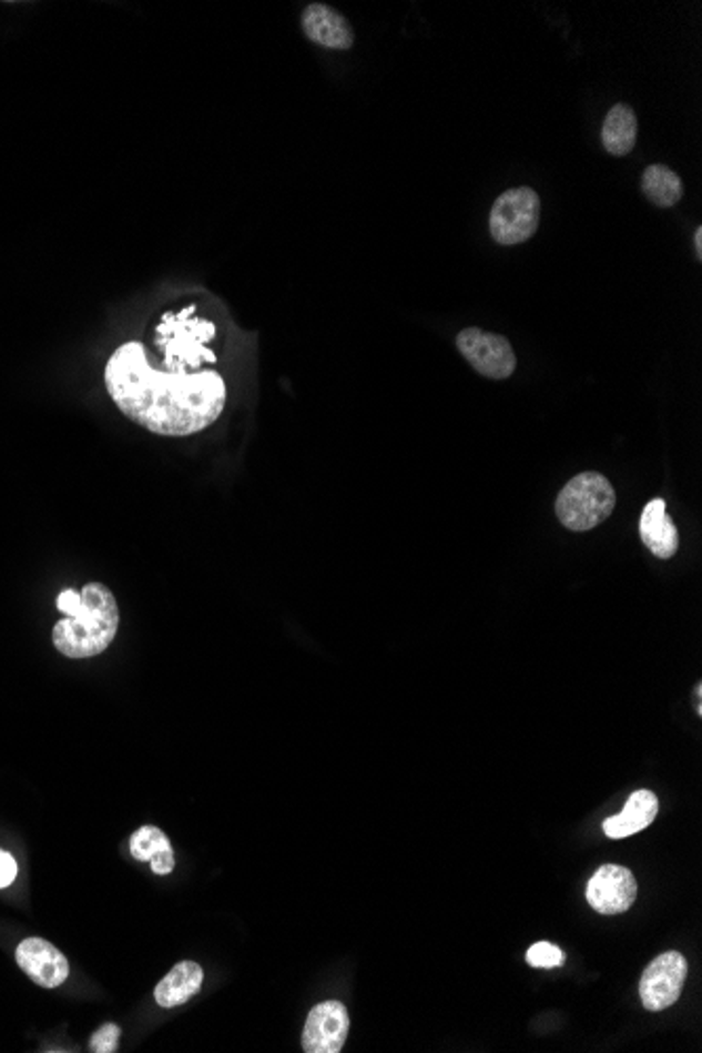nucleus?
<instances>
[{
	"label": "nucleus",
	"mask_w": 702,
	"mask_h": 1053,
	"mask_svg": "<svg viewBox=\"0 0 702 1053\" xmlns=\"http://www.w3.org/2000/svg\"><path fill=\"white\" fill-rule=\"evenodd\" d=\"M701 695H702V686L701 684H696V690H694V696H696V709H699V716H702Z\"/></svg>",
	"instance_id": "obj_24"
},
{
	"label": "nucleus",
	"mask_w": 702,
	"mask_h": 1053,
	"mask_svg": "<svg viewBox=\"0 0 702 1053\" xmlns=\"http://www.w3.org/2000/svg\"><path fill=\"white\" fill-rule=\"evenodd\" d=\"M694 249H696V257L702 259V227H696L694 232Z\"/></svg>",
	"instance_id": "obj_23"
},
{
	"label": "nucleus",
	"mask_w": 702,
	"mask_h": 1053,
	"mask_svg": "<svg viewBox=\"0 0 702 1053\" xmlns=\"http://www.w3.org/2000/svg\"><path fill=\"white\" fill-rule=\"evenodd\" d=\"M119 625L121 612L114 594L103 583H89L81 591L79 612L55 625L53 644L68 658H93L108 650Z\"/></svg>",
	"instance_id": "obj_2"
},
{
	"label": "nucleus",
	"mask_w": 702,
	"mask_h": 1053,
	"mask_svg": "<svg viewBox=\"0 0 702 1053\" xmlns=\"http://www.w3.org/2000/svg\"><path fill=\"white\" fill-rule=\"evenodd\" d=\"M526 961L532 965V968H545V970H551V968H560L563 961H566V954L562 953V949H558L556 944L551 942H537L528 949L526 953Z\"/></svg>",
	"instance_id": "obj_18"
},
{
	"label": "nucleus",
	"mask_w": 702,
	"mask_h": 1053,
	"mask_svg": "<svg viewBox=\"0 0 702 1053\" xmlns=\"http://www.w3.org/2000/svg\"><path fill=\"white\" fill-rule=\"evenodd\" d=\"M16 959L28 978L42 989H58L70 975L68 959L42 938H26L16 949Z\"/></svg>",
	"instance_id": "obj_9"
},
{
	"label": "nucleus",
	"mask_w": 702,
	"mask_h": 1053,
	"mask_svg": "<svg viewBox=\"0 0 702 1053\" xmlns=\"http://www.w3.org/2000/svg\"><path fill=\"white\" fill-rule=\"evenodd\" d=\"M541 221V200L532 188H513L495 200L490 211V234L502 246L532 239Z\"/></svg>",
	"instance_id": "obj_4"
},
{
	"label": "nucleus",
	"mask_w": 702,
	"mask_h": 1053,
	"mask_svg": "<svg viewBox=\"0 0 702 1053\" xmlns=\"http://www.w3.org/2000/svg\"><path fill=\"white\" fill-rule=\"evenodd\" d=\"M18 877V862L9 852L0 850V890L9 888Z\"/></svg>",
	"instance_id": "obj_20"
},
{
	"label": "nucleus",
	"mask_w": 702,
	"mask_h": 1053,
	"mask_svg": "<svg viewBox=\"0 0 702 1053\" xmlns=\"http://www.w3.org/2000/svg\"><path fill=\"white\" fill-rule=\"evenodd\" d=\"M302 28L307 39L326 49L347 51L354 47V30L349 21L328 4L312 2L309 7H305Z\"/></svg>",
	"instance_id": "obj_10"
},
{
	"label": "nucleus",
	"mask_w": 702,
	"mask_h": 1053,
	"mask_svg": "<svg viewBox=\"0 0 702 1053\" xmlns=\"http://www.w3.org/2000/svg\"><path fill=\"white\" fill-rule=\"evenodd\" d=\"M177 338H161V345L166 350V362L169 366H199L202 358L215 360V354L204 350L201 343L208 341L215 335V328L211 322H192L181 326H169Z\"/></svg>",
	"instance_id": "obj_11"
},
{
	"label": "nucleus",
	"mask_w": 702,
	"mask_h": 1053,
	"mask_svg": "<svg viewBox=\"0 0 702 1053\" xmlns=\"http://www.w3.org/2000/svg\"><path fill=\"white\" fill-rule=\"evenodd\" d=\"M642 192L659 209L675 206L683 196V181L664 164H650L642 173Z\"/></svg>",
	"instance_id": "obj_16"
},
{
	"label": "nucleus",
	"mask_w": 702,
	"mask_h": 1053,
	"mask_svg": "<svg viewBox=\"0 0 702 1053\" xmlns=\"http://www.w3.org/2000/svg\"><path fill=\"white\" fill-rule=\"evenodd\" d=\"M638 898V881L619 864H603L587 883V902L600 914H621Z\"/></svg>",
	"instance_id": "obj_7"
},
{
	"label": "nucleus",
	"mask_w": 702,
	"mask_h": 1053,
	"mask_svg": "<svg viewBox=\"0 0 702 1053\" xmlns=\"http://www.w3.org/2000/svg\"><path fill=\"white\" fill-rule=\"evenodd\" d=\"M121 1026L119 1024H103L98 1033L91 1036V1052L93 1053H114L119 1052V1041H121Z\"/></svg>",
	"instance_id": "obj_19"
},
{
	"label": "nucleus",
	"mask_w": 702,
	"mask_h": 1053,
	"mask_svg": "<svg viewBox=\"0 0 702 1053\" xmlns=\"http://www.w3.org/2000/svg\"><path fill=\"white\" fill-rule=\"evenodd\" d=\"M150 869H152V873L156 874L173 873V869H175V854H173V850L162 852V854L156 855V858H152V860H150Z\"/></svg>",
	"instance_id": "obj_22"
},
{
	"label": "nucleus",
	"mask_w": 702,
	"mask_h": 1053,
	"mask_svg": "<svg viewBox=\"0 0 702 1053\" xmlns=\"http://www.w3.org/2000/svg\"><path fill=\"white\" fill-rule=\"evenodd\" d=\"M202 982H204V972L201 965L194 961H181L159 982L154 999L164 1010L180 1008L201 991Z\"/></svg>",
	"instance_id": "obj_14"
},
{
	"label": "nucleus",
	"mask_w": 702,
	"mask_h": 1053,
	"mask_svg": "<svg viewBox=\"0 0 702 1053\" xmlns=\"http://www.w3.org/2000/svg\"><path fill=\"white\" fill-rule=\"evenodd\" d=\"M617 493L608 477L584 472L572 477L556 498V514L563 528L572 533H589L612 516Z\"/></svg>",
	"instance_id": "obj_3"
},
{
	"label": "nucleus",
	"mask_w": 702,
	"mask_h": 1053,
	"mask_svg": "<svg viewBox=\"0 0 702 1053\" xmlns=\"http://www.w3.org/2000/svg\"><path fill=\"white\" fill-rule=\"evenodd\" d=\"M349 1034V1014L342 1001H324L316 1005L305 1022L302 1034L305 1053H339Z\"/></svg>",
	"instance_id": "obj_8"
},
{
	"label": "nucleus",
	"mask_w": 702,
	"mask_h": 1053,
	"mask_svg": "<svg viewBox=\"0 0 702 1053\" xmlns=\"http://www.w3.org/2000/svg\"><path fill=\"white\" fill-rule=\"evenodd\" d=\"M688 978V961L682 953L669 951L657 956L640 980V999L648 1012H662L678 1003Z\"/></svg>",
	"instance_id": "obj_6"
},
{
	"label": "nucleus",
	"mask_w": 702,
	"mask_h": 1053,
	"mask_svg": "<svg viewBox=\"0 0 702 1053\" xmlns=\"http://www.w3.org/2000/svg\"><path fill=\"white\" fill-rule=\"evenodd\" d=\"M105 387L124 417L156 436L185 437L211 427L225 408L220 373H166L150 366L138 341L121 345L105 364Z\"/></svg>",
	"instance_id": "obj_1"
},
{
	"label": "nucleus",
	"mask_w": 702,
	"mask_h": 1053,
	"mask_svg": "<svg viewBox=\"0 0 702 1053\" xmlns=\"http://www.w3.org/2000/svg\"><path fill=\"white\" fill-rule=\"evenodd\" d=\"M659 814V799L652 791H635L629 797L621 814L612 816L603 822V833L610 839H624L648 829Z\"/></svg>",
	"instance_id": "obj_13"
},
{
	"label": "nucleus",
	"mask_w": 702,
	"mask_h": 1053,
	"mask_svg": "<svg viewBox=\"0 0 702 1053\" xmlns=\"http://www.w3.org/2000/svg\"><path fill=\"white\" fill-rule=\"evenodd\" d=\"M129 848H131V855L140 862H150L162 852L173 850L169 837L164 836L159 827H152V824L141 827L140 831H135L131 836Z\"/></svg>",
	"instance_id": "obj_17"
},
{
	"label": "nucleus",
	"mask_w": 702,
	"mask_h": 1053,
	"mask_svg": "<svg viewBox=\"0 0 702 1053\" xmlns=\"http://www.w3.org/2000/svg\"><path fill=\"white\" fill-rule=\"evenodd\" d=\"M457 347L482 377L502 381L509 378L518 368V358L511 343L501 335L488 333L478 326L462 328L457 335Z\"/></svg>",
	"instance_id": "obj_5"
},
{
	"label": "nucleus",
	"mask_w": 702,
	"mask_h": 1053,
	"mask_svg": "<svg viewBox=\"0 0 702 1053\" xmlns=\"http://www.w3.org/2000/svg\"><path fill=\"white\" fill-rule=\"evenodd\" d=\"M638 143V117L631 105L617 103L603 119L602 145L612 156H627Z\"/></svg>",
	"instance_id": "obj_15"
},
{
	"label": "nucleus",
	"mask_w": 702,
	"mask_h": 1053,
	"mask_svg": "<svg viewBox=\"0 0 702 1053\" xmlns=\"http://www.w3.org/2000/svg\"><path fill=\"white\" fill-rule=\"evenodd\" d=\"M640 535L643 545L659 559H671L680 549V537L673 519L667 516V505L662 498H652L643 507L640 517Z\"/></svg>",
	"instance_id": "obj_12"
},
{
	"label": "nucleus",
	"mask_w": 702,
	"mask_h": 1053,
	"mask_svg": "<svg viewBox=\"0 0 702 1053\" xmlns=\"http://www.w3.org/2000/svg\"><path fill=\"white\" fill-rule=\"evenodd\" d=\"M58 608L65 617H74L81 608V594L74 591V589L61 591L60 597H58Z\"/></svg>",
	"instance_id": "obj_21"
}]
</instances>
